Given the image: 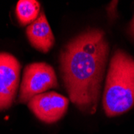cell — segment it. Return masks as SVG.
<instances>
[{"label": "cell", "mask_w": 134, "mask_h": 134, "mask_svg": "<svg viewBox=\"0 0 134 134\" xmlns=\"http://www.w3.org/2000/svg\"><path fill=\"white\" fill-rule=\"evenodd\" d=\"M109 47L104 32L87 30L71 39L59 55L61 76L69 99L93 114L98 105Z\"/></svg>", "instance_id": "obj_1"}, {"label": "cell", "mask_w": 134, "mask_h": 134, "mask_svg": "<svg viewBox=\"0 0 134 134\" xmlns=\"http://www.w3.org/2000/svg\"><path fill=\"white\" fill-rule=\"evenodd\" d=\"M103 105L109 117L123 114L134 106V59L120 49L111 58Z\"/></svg>", "instance_id": "obj_2"}, {"label": "cell", "mask_w": 134, "mask_h": 134, "mask_svg": "<svg viewBox=\"0 0 134 134\" xmlns=\"http://www.w3.org/2000/svg\"><path fill=\"white\" fill-rule=\"evenodd\" d=\"M57 87V77L51 65L46 63L30 64L24 68L19 101L28 103L34 96Z\"/></svg>", "instance_id": "obj_3"}, {"label": "cell", "mask_w": 134, "mask_h": 134, "mask_svg": "<svg viewBox=\"0 0 134 134\" xmlns=\"http://www.w3.org/2000/svg\"><path fill=\"white\" fill-rule=\"evenodd\" d=\"M20 64L9 53H0V111L10 108L19 88Z\"/></svg>", "instance_id": "obj_4"}, {"label": "cell", "mask_w": 134, "mask_h": 134, "mask_svg": "<svg viewBox=\"0 0 134 134\" xmlns=\"http://www.w3.org/2000/svg\"><path fill=\"white\" fill-rule=\"evenodd\" d=\"M28 107L39 120L52 124L64 116L68 108V99L55 92H43L31 98Z\"/></svg>", "instance_id": "obj_5"}, {"label": "cell", "mask_w": 134, "mask_h": 134, "mask_svg": "<svg viewBox=\"0 0 134 134\" xmlns=\"http://www.w3.org/2000/svg\"><path fill=\"white\" fill-rule=\"evenodd\" d=\"M27 36L32 47L40 52L47 53L53 47L55 37L43 11L27 27Z\"/></svg>", "instance_id": "obj_6"}, {"label": "cell", "mask_w": 134, "mask_h": 134, "mask_svg": "<svg viewBox=\"0 0 134 134\" xmlns=\"http://www.w3.org/2000/svg\"><path fill=\"white\" fill-rule=\"evenodd\" d=\"M40 4L35 0H20L16 6V15L22 25L32 23L38 18Z\"/></svg>", "instance_id": "obj_7"}, {"label": "cell", "mask_w": 134, "mask_h": 134, "mask_svg": "<svg viewBox=\"0 0 134 134\" xmlns=\"http://www.w3.org/2000/svg\"><path fill=\"white\" fill-rule=\"evenodd\" d=\"M131 32H132V35L134 36V19H133V20H132V24H131Z\"/></svg>", "instance_id": "obj_8"}]
</instances>
